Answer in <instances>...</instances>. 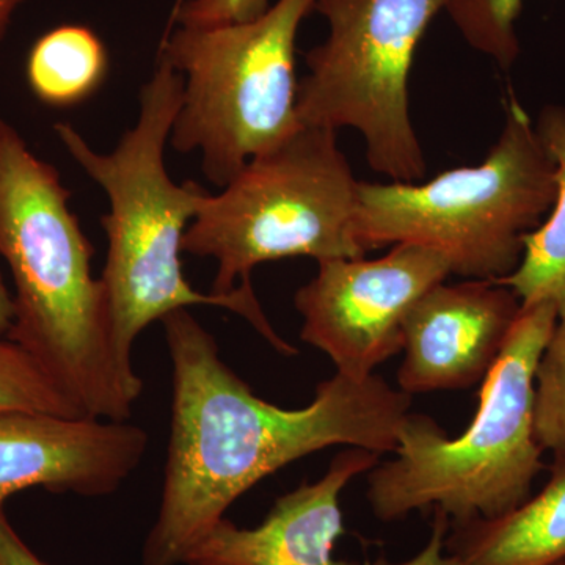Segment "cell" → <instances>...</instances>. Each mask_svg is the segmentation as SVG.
Segmentation results:
<instances>
[{
	"label": "cell",
	"mask_w": 565,
	"mask_h": 565,
	"mask_svg": "<svg viewBox=\"0 0 565 565\" xmlns=\"http://www.w3.org/2000/svg\"><path fill=\"white\" fill-rule=\"evenodd\" d=\"M161 322L172 362V418L141 565L184 564L244 493L296 460L330 446L396 451L414 396L379 375L355 381L334 373L307 407L288 411L253 393L189 308Z\"/></svg>",
	"instance_id": "1"
},
{
	"label": "cell",
	"mask_w": 565,
	"mask_h": 565,
	"mask_svg": "<svg viewBox=\"0 0 565 565\" xmlns=\"http://www.w3.org/2000/svg\"><path fill=\"white\" fill-rule=\"evenodd\" d=\"M54 166L0 117V258L13 281L6 337L21 345L82 414L128 422L143 382L117 352L95 248L70 210Z\"/></svg>",
	"instance_id": "2"
},
{
	"label": "cell",
	"mask_w": 565,
	"mask_h": 565,
	"mask_svg": "<svg viewBox=\"0 0 565 565\" xmlns=\"http://www.w3.org/2000/svg\"><path fill=\"white\" fill-rule=\"evenodd\" d=\"M182 93L181 74L159 57L141 88L136 125L107 154L93 150L70 122L54 125L71 158L109 199L110 210L102 217L107 236L102 281L115 349L132 362L134 344L150 323L184 308L217 307L244 318L281 355H297V348L275 332L252 285L225 296L199 292L182 274V239L207 192L193 181L177 184L167 172L166 145Z\"/></svg>",
	"instance_id": "3"
},
{
	"label": "cell",
	"mask_w": 565,
	"mask_h": 565,
	"mask_svg": "<svg viewBox=\"0 0 565 565\" xmlns=\"http://www.w3.org/2000/svg\"><path fill=\"white\" fill-rule=\"evenodd\" d=\"M559 311L522 307L497 363L482 382L479 408L462 435L449 438L423 414H408L394 457L367 473L375 519L396 522L440 509L449 523L492 520L531 497L542 463L535 437V370Z\"/></svg>",
	"instance_id": "4"
},
{
	"label": "cell",
	"mask_w": 565,
	"mask_h": 565,
	"mask_svg": "<svg viewBox=\"0 0 565 565\" xmlns=\"http://www.w3.org/2000/svg\"><path fill=\"white\" fill-rule=\"evenodd\" d=\"M356 243L364 253L396 244L434 248L451 274L501 280L556 196V166L522 104L512 98L484 161L423 182L360 181Z\"/></svg>",
	"instance_id": "5"
},
{
	"label": "cell",
	"mask_w": 565,
	"mask_h": 565,
	"mask_svg": "<svg viewBox=\"0 0 565 565\" xmlns=\"http://www.w3.org/2000/svg\"><path fill=\"white\" fill-rule=\"evenodd\" d=\"M360 181L332 129L300 126L253 156L222 192H206L182 252L217 263L211 292L252 285L259 264L294 256L364 258L355 239Z\"/></svg>",
	"instance_id": "6"
},
{
	"label": "cell",
	"mask_w": 565,
	"mask_h": 565,
	"mask_svg": "<svg viewBox=\"0 0 565 565\" xmlns=\"http://www.w3.org/2000/svg\"><path fill=\"white\" fill-rule=\"evenodd\" d=\"M318 0H277L255 20L174 29L161 55L184 79L169 143L202 152L203 172L225 188L253 156L300 128L296 41Z\"/></svg>",
	"instance_id": "7"
},
{
	"label": "cell",
	"mask_w": 565,
	"mask_h": 565,
	"mask_svg": "<svg viewBox=\"0 0 565 565\" xmlns=\"http://www.w3.org/2000/svg\"><path fill=\"white\" fill-rule=\"evenodd\" d=\"M448 0H318L329 36L305 54L297 118L311 128L362 134L374 172L419 182L426 158L408 106L416 50Z\"/></svg>",
	"instance_id": "8"
},
{
	"label": "cell",
	"mask_w": 565,
	"mask_h": 565,
	"mask_svg": "<svg viewBox=\"0 0 565 565\" xmlns=\"http://www.w3.org/2000/svg\"><path fill=\"white\" fill-rule=\"evenodd\" d=\"M294 296L300 340L332 360L337 373L363 381L403 351L405 316L451 275L434 248L396 244L377 259H329Z\"/></svg>",
	"instance_id": "9"
},
{
	"label": "cell",
	"mask_w": 565,
	"mask_h": 565,
	"mask_svg": "<svg viewBox=\"0 0 565 565\" xmlns=\"http://www.w3.org/2000/svg\"><path fill=\"white\" fill-rule=\"evenodd\" d=\"M147 430L128 422L0 411V514L13 494L41 489L109 497L147 455Z\"/></svg>",
	"instance_id": "10"
},
{
	"label": "cell",
	"mask_w": 565,
	"mask_h": 565,
	"mask_svg": "<svg viewBox=\"0 0 565 565\" xmlns=\"http://www.w3.org/2000/svg\"><path fill=\"white\" fill-rule=\"evenodd\" d=\"M520 310L522 302L503 282H438L405 316L399 390L414 396L482 384Z\"/></svg>",
	"instance_id": "11"
},
{
	"label": "cell",
	"mask_w": 565,
	"mask_h": 565,
	"mask_svg": "<svg viewBox=\"0 0 565 565\" xmlns=\"http://www.w3.org/2000/svg\"><path fill=\"white\" fill-rule=\"evenodd\" d=\"M379 460L381 455L367 449H344L318 481L278 498L262 525L239 527L225 516L182 565H359L333 557L334 542L344 533L341 494Z\"/></svg>",
	"instance_id": "12"
},
{
	"label": "cell",
	"mask_w": 565,
	"mask_h": 565,
	"mask_svg": "<svg viewBox=\"0 0 565 565\" xmlns=\"http://www.w3.org/2000/svg\"><path fill=\"white\" fill-rule=\"evenodd\" d=\"M446 552L463 565H557L565 561V462L544 489L508 514L449 523Z\"/></svg>",
	"instance_id": "13"
},
{
	"label": "cell",
	"mask_w": 565,
	"mask_h": 565,
	"mask_svg": "<svg viewBox=\"0 0 565 565\" xmlns=\"http://www.w3.org/2000/svg\"><path fill=\"white\" fill-rule=\"evenodd\" d=\"M535 131L556 166V196L544 222L523 241L519 266L497 280L511 288L522 307L550 302L565 315V106L550 104L539 114Z\"/></svg>",
	"instance_id": "14"
},
{
	"label": "cell",
	"mask_w": 565,
	"mask_h": 565,
	"mask_svg": "<svg viewBox=\"0 0 565 565\" xmlns=\"http://www.w3.org/2000/svg\"><path fill=\"white\" fill-rule=\"evenodd\" d=\"M109 55L90 28L61 25L44 33L29 52L28 82L41 103L71 107L84 103L102 87Z\"/></svg>",
	"instance_id": "15"
},
{
	"label": "cell",
	"mask_w": 565,
	"mask_h": 565,
	"mask_svg": "<svg viewBox=\"0 0 565 565\" xmlns=\"http://www.w3.org/2000/svg\"><path fill=\"white\" fill-rule=\"evenodd\" d=\"M522 9L523 0H448L445 11L475 51L511 70L520 55L516 21Z\"/></svg>",
	"instance_id": "16"
},
{
	"label": "cell",
	"mask_w": 565,
	"mask_h": 565,
	"mask_svg": "<svg viewBox=\"0 0 565 565\" xmlns=\"http://www.w3.org/2000/svg\"><path fill=\"white\" fill-rule=\"evenodd\" d=\"M0 411L84 415L40 364L6 334H0Z\"/></svg>",
	"instance_id": "17"
},
{
	"label": "cell",
	"mask_w": 565,
	"mask_h": 565,
	"mask_svg": "<svg viewBox=\"0 0 565 565\" xmlns=\"http://www.w3.org/2000/svg\"><path fill=\"white\" fill-rule=\"evenodd\" d=\"M534 426L553 462H565V315L557 318L535 370Z\"/></svg>",
	"instance_id": "18"
},
{
	"label": "cell",
	"mask_w": 565,
	"mask_h": 565,
	"mask_svg": "<svg viewBox=\"0 0 565 565\" xmlns=\"http://www.w3.org/2000/svg\"><path fill=\"white\" fill-rule=\"evenodd\" d=\"M270 0H182L174 11L180 28L207 29L241 24L262 17Z\"/></svg>",
	"instance_id": "19"
},
{
	"label": "cell",
	"mask_w": 565,
	"mask_h": 565,
	"mask_svg": "<svg viewBox=\"0 0 565 565\" xmlns=\"http://www.w3.org/2000/svg\"><path fill=\"white\" fill-rule=\"evenodd\" d=\"M433 531L429 541L418 555L405 563H388L385 557L364 565H463L459 557L446 552V535L449 531V516L440 509H434Z\"/></svg>",
	"instance_id": "20"
},
{
	"label": "cell",
	"mask_w": 565,
	"mask_h": 565,
	"mask_svg": "<svg viewBox=\"0 0 565 565\" xmlns=\"http://www.w3.org/2000/svg\"><path fill=\"white\" fill-rule=\"evenodd\" d=\"M0 565H50L22 541L6 512L0 514Z\"/></svg>",
	"instance_id": "21"
},
{
	"label": "cell",
	"mask_w": 565,
	"mask_h": 565,
	"mask_svg": "<svg viewBox=\"0 0 565 565\" xmlns=\"http://www.w3.org/2000/svg\"><path fill=\"white\" fill-rule=\"evenodd\" d=\"M13 321V294L3 280L2 270H0V334H6Z\"/></svg>",
	"instance_id": "22"
},
{
	"label": "cell",
	"mask_w": 565,
	"mask_h": 565,
	"mask_svg": "<svg viewBox=\"0 0 565 565\" xmlns=\"http://www.w3.org/2000/svg\"><path fill=\"white\" fill-rule=\"evenodd\" d=\"M22 2L24 0H0V43L6 39L14 11L18 10Z\"/></svg>",
	"instance_id": "23"
},
{
	"label": "cell",
	"mask_w": 565,
	"mask_h": 565,
	"mask_svg": "<svg viewBox=\"0 0 565 565\" xmlns=\"http://www.w3.org/2000/svg\"><path fill=\"white\" fill-rule=\"evenodd\" d=\"M557 565H565V561H564V563H561V564H557Z\"/></svg>",
	"instance_id": "24"
}]
</instances>
